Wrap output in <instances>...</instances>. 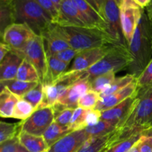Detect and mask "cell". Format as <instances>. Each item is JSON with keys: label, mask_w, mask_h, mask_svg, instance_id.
Instances as JSON below:
<instances>
[{"label": "cell", "mask_w": 152, "mask_h": 152, "mask_svg": "<svg viewBox=\"0 0 152 152\" xmlns=\"http://www.w3.org/2000/svg\"><path fill=\"white\" fill-rule=\"evenodd\" d=\"M129 49L133 59L129 74L137 79L152 59V23L145 9H142Z\"/></svg>", "instance_id": "1"}, {"label": "cell", "mask_w": 152, "mask_h": 152, "mask_svg": "<svg viewBox=\"0 0 152 152\" xmlns=\"http://www.w3.org/2000/svg\"><path fill=\"white\" fill-rule=\"evenodd\" d=\"M15 23L25 24L42 36L53 24L50 15L34 0H10Z\"/></svg>", "instance_id": "2"}, {"label": "cell", "mask_w": 152, "mask_h": 152, "mask_svg": "<svg viewBox=\"0 0 152 152\" xmlns=\"http://www.w3.org/2000/svg\"><path fill=\"white\" fill-rule=\"evenodd\" d=\"M58 27L70 47L80 52L117 43L107 33L95 28L88 27H63L60 25H58Z\"/></svg>", "instance_id": "3"}, {"label": "cell", "mask_w": 152, "mask_h": 152, "mask_svg": "<svg viewBox=\"0 0 152 152\" xmlns=\"http://www.w3.org/2000/svg\"><path fill=\"white\" fill-rule=\"evenodd\" d=\"M133 62L132 54L127 44L116 43L111 45L109 51L102 59L86 71V77L89 81L105 73H117L129 68Z\"/></svg>", "instance_id": "4"}, {"label": "cell", "mask_w": 152, "mask_h": 152, "mask_svg": "<svg viewBox=\"0 0 152 152\" xmlns=\"http://www.w3.org/2000/svg\"><path fill=\"white\" fill-rule=\"evenodd\" d=\"M16 52L35 67L39 76L40 82L44 83L47 76L48 56L42 37L34 35L22 50Z\"/></svg>", "instance_id": "5"}, {"label": "cell", "mask_w": 152, "mask_h": 152, "mask_svg": "<svg viewBox=\"0 0 152 152\" xmlns=\"http://www.w3.org/2000/svg\"><path fill=\"white\" fill-rule=\"evenodd\" d=\"M53 121L54 111L53 107L39 108L29 118L21 121L20 132L35 136H42Z\"/></svg>", "instance_id": "6"}, {"label": "cell", "mask_w": 152, "mask_h": 152, "mask_svg": "<svg viewBox=\"0 0 152 152\" xmlns=\"http://www.w3.org/2000/svg\"><path fill=\"white\" fill-rule=\"evenodd\" d=\"M103 18L107 27V33L117 43L127 44L122 31L120 9L115 0H105L103 8ZM128 45V44H127Z\"/></svg>", "instance_id": "7"}, {"label": "cell", "mask_w": 152, "mask_h": 152, "mask_svg": "<svg viewBox=\"0 0 152 152\" xmlns=\"http://www.w3.org/2000/svg\"><path fill=\"white\" fill-rule=\"evenodd\" d=\"M35 33L25 24L13 23L10 25L3 34V40L13 50H22Z\"/></svg>", "instance_id": "8"}, {"label": "cell", "mask_w": 152, "mask_h": 152, "mask_svg": "<svg viewBox=\"0 0 152 152\" xmlns=\"http://www.w3.org/2000/svg\"><path fill=\"white\" fill-rule=\"evenodd\" d=\"M120 9L122 31L126 42L129 45L141 17L142 8L132 3L124 4L120 7Z\"/></svg>", "instance_id": "9"}, {"label": "cell", "mask_w": 152, "mask_h": 152, "mask_svg": "<svg viewBox=\"0 0 152 152\" xmlns=\"http://www.w3.org/2000/svg\"><path fill=\"white\" fill-rule=\"evenodd\" d=\"M112 45L114 44L107 45L102 47L94 48L80 51L74 58L72 65L68 71H86L102 59L109 51Z\"/></svg>", "instance_id": "10"}, {"label": "cell", "mask_w": 152, "mask_h": 152, "mask_svg": "<svg viewBox=\"0 0 152 152\" xmlns=\"http://www.w3.org/2000/svg\"><path fill=\"white\" fill-rule=\"evenodd\" d=\"M125 140L120 127L114 132L102 137H90L77 152H106L117 142Z\"/></svg>", "instance_id": "11"}, {"label": "cell", "mask_w": 152, "mask_h": 152, "mask_svg": "<svg viewBox=\"0 0 152 152\" xmlns=\"http://www.w3.org/2000/svg\"><path fill=\"white\" fill-rule=\"evenodd\" d=\"M55 24L63 27H88L83 16L72 0H62Z\"/></svg>", "instance_id": "12"}, {"label": "cell", "mask_w": 152, "mask_h": 152, "mask_svg": "<svg viewBox=\"0 0 152 152\" xmlns=\"http://www.w3.org/2000/svg\"><path fill=\"white\" fill-rule=\"evenodd\" d=\"M90 138L85 129L72 132L52 145L48 152H77Z\"/></svg>", "instance_id": "13"}, {"label": "cell", "mask_w": 152, "mask_h": 152, "mask_svg": "<svg viewBox=\"0 0 152 152\" xmlns=\"http://www.w3.org/2000/svg\"><path fill=\"white\" fill-rule=\"evenodd\" d=\"M138 102L137 91L133 96L127 98L120 102V104L113 108L102 111L101 120H119L121 123V126L126 122L128 117L133 111Z\"/></svg>", "instance_id": "14"}, {"label": "cell", "mask_w": 152, "mask_h": 152, "mask_svg": "<svg viewBox=\"0 0 152 152\" xmlns=\"http://www.w3.org/2000/svg\"><path fill=\"white\" fill-rule=\"evenodd\" d=\"M42 37L44 39L47 56H54L59 52L71 48L67 40L62 35L56 24H52Z\"/></svg>", "instance_id": "15"}, {"label": "cell", "mask_w": 152, "mask_h": 152, "mask_svg": "<svg viewBox=\"0 0 152 152\" xmlns=\"http://www.w3.org/2000/svg\"><path fill=\"white\" fill-rule=\"evenodd\" d=\"M91 90V82L88 78L82 79L71 86L58 100L67 108H78V102L80 98Z\"/></svg>", "instance_id": "16"}, {"label": "cell", "mask_w": 152, "mask_h": 152, "mask_svg": "<svg viewBox=\"0 0 152 152\" xmlns=\"http://www.w3.org/2000/svg\"><path fill=\"white\" fill-rule=\"evenodd\" d=\"M72 1L80 12L85 22L89 28H95L107 33V27L105 20L91 4H89L86 0H72Z\"/></svg>", "instance_id": "17"}, {"label": "cell", "mask_w": 152, "mask_h": 152, "mask_svg": "<svg viewBox=\"0 0 152 152\" xmlns=\"http://www.w3.org/2000/svg\"><path fill=\"white\" fill-rule=\"evenodd\" d=\"M137 91V84L136 80L126 87L123 88L121 90L115 92L113 94L106 97L101 98L100 100L95 107V109L99 110L100 111H104L109 108H113L117 105L120 104L123 101L130 96H133Z\"/></svg>", "instance_id": "18"}, {"label": "cell", "mask_w": 152, "mask_h": 152, "mask_svg": "<svg viewBox=\"0 0 152 152\" xmlns=\"http://www.w3.org/2000/svg\"><path fill=\"white\" fill-rule=\"evenodd\" d=\"M24 58L18 52L10 50L0 63V81L16 79Z\"/></svg>", "instance_id": "19"}, {"label": "cell", "mask_w": 152, "mask_h": 152, "mask_svg": "<svg viewBox=\"0 0 152 152\" xmlns=\"http://www.w3.org/2000/svg\"><path fill=\"white\" fill-rule=\"evenodd\" d=\"M17 137L19 144L29 152H43L48 149L42 136H35L20 132Z\"/></svg>", "instance_id": "20"}, {"label": "cell", "mask_w": 152, "mask_h": 152, "mask_svg": "<svg viewBox=\"0 0 152 152\" xmlns=\"http://www.w3.org/2000/svg\"><path fill=\"white\" fill-rule=\"evenodd\" d=\"M20 99L7 88L0 90V117L12 118L13 109L16 102Z\"/></svg>", "instance_id": "21"}, {"label": "cell", "mask_w": 152, "mask_h": 152, "mask_svg": "<svg viewBox=\"0 0 152 152\" xmlns=\"http://www.w3.org/2000/svg\"><path fill=\"white\" fill-rule=\"evenodd\" d=\"M121 123L119 120H101L94 126H88L85 129L90 137H102L114 132L120 127Z\"/></svg>", "instance_id": "22"}, {"label": "cell", "mask_w": 152, "mask_h": 152, "mask_svg": "<svg viewBox=\"0 0 152 152\" xmlns=\"http://www.w3.org/2000/svg\"><path fill=\"white\" fill-rule=\"evenodd\" d=\"M69 65L70 64L59 60L54 56H48L47 76L44 83H53L57 80L62 74L67 71Z\"/></svg>", "instance_id": "23"}, {"label": "cell", "mask_w": 152, "mask_h": 152, "mask_svg": "<svg viewBox=\"0 0 152 152\" xmlns=\"http://www.w3.org/2000/svg\"><path fill=\"white\" fill-rule=\"evenodd\" d=\"M38 83H28L21 80L13 79V80L0 81V90L3 88H7L12 93L16 94L19 97L22 98L29 91L34 88Z\"/></svg>", "instance_id": "24"}, {"label": "cell", "mask_w": 152, "mask_h": 152, "mask_svg": "<svg viewBox=\"0 0 152 152\" xmlns=\"http://www.w3.org/2000/svg\"><path fill=\"white\" fill-rule=\"evenodd\" d=\"M71 132H72L70 128L62 127V126L58 125L56 122L53 121L43 134L42 137L49 148L55 142H57L58 140L62 139V137L66 136Z\"/></svg>", "instance_id": "25"}, {"label": "cell", "mask_w": 152, "mask_h": 152, "mask_svg": "<svg viewBox=\"0 0 152 152\" xmlns=\"http://www.w3.org/2000/svg\"><path fill=\"white\" fill-rule=\"evenodd\" d=\"M16 80L28 83H39V76L35 67L27 59H24L21 63L16 77Z\"/></svg>", "instance_id": "26"}, {"label": "cell", "mask_w": 152, "mask_h": 152, "mask_svg": "<svg viewBox=\"0 0 152 152\" xmlns=\"http://www.w3.org/2000/svg\"><path fill=\"white\" fill-rule=\"evenodd\" d=\"M15 23L10 0H0V36H3L5 30Z\"/></svg>", "instance_id": "27"}, {"label": "cell", "mask_w": 152, "mask_h": 152, "mask_svg": "<svg viewBox=\"0 0 152 152\" xmlns=\"http://www.w3.org/2000/svg\"><path fill=\"white\" fill-rule=\"evenodd\" d=\"M54 111V122L62 127L69 128L70 123L74 114V108H67L62 104L57 102L53 106Z\"/></svg>", "instance_id": "28"}, {"label": "cell", "mask_w": 152, "mask_h": 152, "mask_svg": "<svg viewBox=\"0 0 152 152\" xmlns=\"http://www.w3.org/2000/svg\"><path fill=\"white\" fill-rule=\"evenodd\" d=\"M135 80H136V78L130 74H127L126 75L123 76V77L115 78L114 82L108 87H107L103 91L99 94H100V97L104 98L113 94L115 92L118 91L123 89V88L126 87L128 85L132 83Z\"/></svg>", "instance_id": "29"}, {"label": "cell", "mask_w": 152, "mask_h": 152, "mask_svg": "<svg viewBox=\"0 0 152 152\" xmlns=\"http://www.w3.org/2000/svg\"><path fill=\"white\" fill-rule=\"evenodd\" d=\"M35 111V108L30 102L20 98L15 105L12 118L24 121L29 118Z\"/></svg>", "instance_id": "30"}, {"label": "cell", "mask_w": 152, "mask_h": 152, "mask_svg": "<svg viewBox=\"0 0 152 152\" xmlns=\"http://www.w3.org/2000/svg\"><path fill=\"white\" fill-rule=\"evenodd\" d=\"M115 74L110 71L94 78L91 81V90L100 94L114 82L116 78Z\"/></svg>", "instance_id": "31"}, {"label": "cell", "mask_w": 152, "mask_h": 152, "mask_svg": "<svg viewBox=\"0 0 152 152\" xmlns=\"http://www.w3.org/2000/svg\"><path fill=\"white\" fill-rule=\"evenodd\" d=\"M21 122L8 123L0 121V144L18 136L20 132Z\"/></svg>", "instance_id": "32"}, {"label": "cell", "mask_w": 152, "mask_h": 152, "mask_svg": "<svg viewBox=\"0 0 152 152\" xmlns=\"http://www.w3.org/2000/svg\"><path fill=\"white\" fill-rule=\"evenodd\" d=\"M88 110L83 109V108H75L70 123L69 128L71 132L75 131L83 130L86 129V115Z\"/></svg>", "instance_id": "33"}, {"label": "cell", "mask_w": 152, "mask_h": 152, "mask_svg": "<svg viewBox=\"0 0 152 152\" xmlns=\"http://www.w3.org/2000/svg\"><path fill=\"white\" fill-rule=\"evenodd\" d=\"M22 99H25L35 108L38 109L43 99V84L39 82L37 86L25 94Z\"/></svg>", "instance_id": "34"}, {"label": "cell", "mask_w": 152, "mask_h": 152, "mask_svg": "<svg viewBox=\"0 0 152 152\" xmlns=\"http://www.w3.org/2000/svg\"><path fill=\"white\" fill-rule=\"evenodd\" d=\"M100 99V94L99 93L90 90L80 98L78 102V107L86 110L94 109Z\"/></svg>", "instance_id": "35"}, {"label": "cell", "mask_w": 152, "mask_h": 152, "mask_svg": "<svg viewBox=\"0 0 152 152\" xmlns=\"http://www.w3.org/2000/svg\"><path fill=\"white\" fill-rule=\"evenodd\" d=\"M141 137H142V134H137L132 135L126 139L117 142L106 152H126L137 142L140 140Z\"/></svg>", "instance_id": "36"}, {"label": "cell", "mask_w": 152, "mask_h": 152, "mask_svg": "<svg viewBox=\"0 0 152 152\" xmlns=\"http://www.w3.org/2000/svg\"><path fill=\"white\" fill-rule=\"evenodd\" d=\"M137 88H145L152 86V59L140 75L136 79Z\"/></svg>", "instance_id": "37"}, {"label": "cell", "mask_w": 152, "mask_h": 152, "mask_svg": "<svg viewBox=\"0 0 152 152\" xmlns=\"http://www.w3.org/2000/svg\"><path fill=\"white\" fill-rule=\"evenodd\" d=\"M36 2L38 3L52 18L53 24H55L57 21L58 15H59V11L55 7L53 3L52 2L51 0H34Z\"/></svg>", "instance_id": "38"}, {"label": "cell", "mask_w": 152, "mask_h": 152, "mask_svg": "<svg viewBox=\"0 0 152 152\" xmlns=\"http://www.w3.org/2000/svg\"><path fill=\"white\" fill-rule=\"evenodd\" d=\"M79 53H80V51H78V50H76L71 48H69L65 49L62 51L59 52L56 54H55L54 56L62 62L70 64Z\"/></svg>", "instance_id": "39"}, {"label": "cell", "mask_w": 152, "mask_h": 152, "mask_svg": "<svg viewBox=\"0 0 152 152\" xmlns=\"http://www.w3.org/2000/svg\"><path fill=\"white\" fill-rule=\"evenodd\" d=\"M102 111L96 110L95 108L88 111L86 115V126H94L101 120Z\"/></svg>", "instance_id": "40"}, {"label": "cell", "mask_w": 152, "mask_h": 152, "mask_svg": "<svg viewBox=\"0 0 152 152\" xmlns=\"http://www.w3.org/2000/svg\"><path fill=\"white\" fill-rule=\"evenodd\" d=\"M19 144V140L16 137L0 144V152H16Z\"/></svg>", "instance_id": "41"}, {"label": "cell", "mask_w": 152, "mask_h": 152, "mask_svg": "<svg viewBox=\"0 0 152 152\" xmlns=\"http://www.w3.org/2000/svg\"><path fill=\"white\" fill-rule=\"evenodd\" d=\"M139 152H152V145L150 139L143 135H142L140 138Z\"/></svg>", "instance_id": "42"}, {"label": "cell", "mask_w": 152, "mask_h": 152, "mask_svg": "<svg viewBox=\"0 0 152 152\" xmlns=\"http://www.w3.org/2000/svg\"><path fill=\"white\" fill-rule=\"evenodd\" d=\"M103 18V8L105 0H86ZM104 19V18H103Z\"/></svg>", "instance_id": "43"}, {"label": "cell", "mask_w": 152, "mask_h": 152, "mask_svg": "<svg viewBox=\"0 0 152 152\" xmlns=\"http://www.w3.org/2000/svg\"><path fill=\"white\" fill-rule=\"evenodd\" d=\"M10 50V48L3 40L2 36H0V63Z\"/></svg>", "instance_id": "44"}, {"label": "cell", "mask_w": 152, "mask_h": 152, "mask_svg": "<svg viewBox=\"0 0 152 152\" xmlns=\"http://www.w3.org/2000/svg\"><path fill=\"white\" fill-rule=\"evenodd\" d=\"M133 1L140 7L144 9L149 4L151 0H133Z\"/></svg>", "instance_id": "45"}, {"label": "cell", "mask_w": 152, "mask_h": 152, "mask_svg": "<svg viewBox=\"0 0 152 152\" xmlns=\"http://www.w3.org/2000/svg\"><path fill=\"white\" fill-rule=\"evenodd\" d=\"M142 135L149 138L152 145V127L148 128V129H146L145 130H144L143 132H142Z\"/></svg>", "instance_id": "46"}, {"label": "cell", "mask_w": 152, "mask_h": 152, "mask_svg": "<svg viewBox=\"0 0 152 152\" xmlns=\"http://www.w3.org/2000/svg\"><path fill=\"white\" fill-rule=\"evenodd\" d=\"M144 9H145V12H146L147 15H148V18H149L150 21H151L152 23V0H151L149 4Z\"/></svg>", "instance_id": "47"}, {"label": "cell", "mask_w": 152, "mask_h": 152, "mask_svg": "<svg viewBox=\"0 0 152 152\" xmlns=\"http://www.w3.org/2000/svg\"><path fill=\"white\" fill-rule=\"evenodd\" d=\"M140 145V140L138 141V142H137L130 149L128 150L126 152H139Z\"/></svg>", "instance_id": "48"}, {"label": "cell", "mask_w": 152, "mask_h": 152, "mask_svg": "<svg viewBox=\"0 0 152 152\" xmlns=\"http://www.w3.org/2000/svg\"><path fill=\"white\" fill-rule=\"evenodd\" d=\"M115 1L117 2V4L119 5V7H121V6L126 4H132V3H134L133 1V0H115Z\"/></svg>", "instance_id": "49"}, {"label": "cell", "mask_w": 152, "mask_h": 152, "mask_svg": "<svg viewBox=\"0 0 152 152\" xmlns=\"http://www.w3.org/2000/svg\"><path fill=\"white\" fill-rule=\"evenodd\" d=\"M52 2L53 3V4L55 5V7H56V9L58 10V11H59V7H60V4L61 3H62V0H51Z\"/></svg>", "instance_id": "50"}, {"label": "cell", "mask_w": 152, "mask_h": 152, "mask_svg": "<svg viewBox=\"0 0 152 152\" xmlns=\"http://www.w3.org/2000/svg\"><path fill=\"white\" fill-rule=\"evenodd\" d=\"M16 152H29V151H27V150L25 149V148H24L23 146H22L20 144H19V145H18V148H17V151H16Z\"/></svg>", "instance_id": "51"}, {"label": "cell", "mask_w": 152, "mask_h": 152, "mask_svg": "<svg viewBox=\"0 0 152 152\" xmlns=\"http://www.w3.org/2000/svg\"><path fill=\"white\" fill-rule=\"evenodd\" d=\"M43 152H48V150H47V151H43Z\"/></svg>", "instance_id": "52"}]
</instances>
